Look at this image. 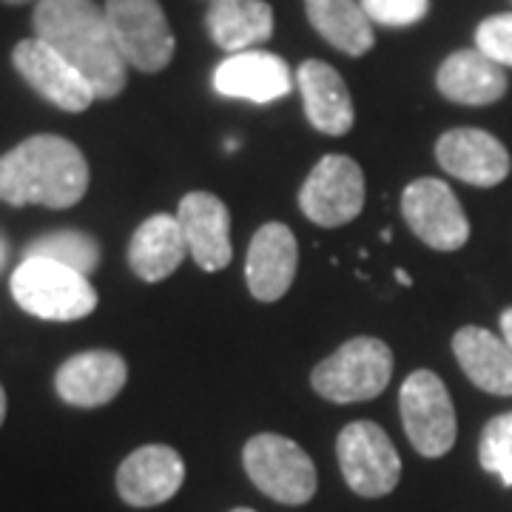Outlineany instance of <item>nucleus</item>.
Masks as SVG:
<instances>
[{
	"label": "nucleus",
	"mask_w": 512,
	"mask_h": 512,
	"mask_svg": "<svg viewBox=\"0 0 512 512\" xmlns=\"http://www.w3.org/2000/svg\"><path fill=\"white\" fill-rule=\"evenodd\" d=\"M402 214L410 231L436 251H458L470 239V222L444 180H413L402 194Z\"/></svg>",
	"instance_id": "9d476101"
},
{
	"label": "nucleus",
	"mask_w": 512,
	"mask_h": 512,
	"mask_svg": "<svg viewBox=\"0 0 512 512\" xmlns=\"http://www.w3.org/2000/svg\"><path fill=\"white\" fill-rule=\"evenodd\" d=\"M439 92L461 106H490L507 94V72L478 49H461L441 63Z\"/></svg>",
	"instance_id": "6ab92c4d"
},
{
	"label": "nucleus",
	"mask_w": 512,
	"mask_h": 512,
	"mask_svg": "<svg viewBox=\"0 0 512 512\" xmlns=\"http://www.w3.org/2000/svg\"><path fill=\"white\" fill-rule=\"evenodd\" d=\"M12 296L23 311L46 322H77L97 308L89 276L40 256L20 262L12 274Z\"/></svg>",
	"instance_id": "7ed1b4c3"
},
{
	"label": "nucleus",
	"mask_w": 512,
	"mask_h": 512,
	"mask_svg": "<svg viewBox=\"0 0 512 512\" xmlns=\"http://www.w3.org/2000/svg\"><path fill=\"white\" fill-rule=\"evenodd\" d=\"M296 83L302 92L305 114L311 126L330 137H342L353 128V100L348 83L330 63L305 60L296 72Z\"/></svg>",
	"instance_id": "a211bd4d"
},
{
	"label": "nucleus",
	"mask_w": 512,
	"mask_h": 512,
	"mask_svg": "<svg viewBox=\"0 0 512 512\" xmlns=\"http://www.w3.org/2000/svg\"><path fill=\"white\" fill-rule=\"evenodd\" d=\"M32 26L89 80L97 100H111L126 89L128 63L111 35L106 9L94 0H37Z\"/></svg>",
	"instance_id": "f257e3e1"
},
{
	"label": "nucleus",
	"mask_w": 512,
	"mask_h": 512,
	"mask_svg": "<svg viewBox=\"0 0 512 512\" xmlns=\"http://www.w3.org/2000/svg\"><path fill=\"white\" fill-rule=\"evenodd\" d=\"M237 146H239L237 140H225V148H228V151H234Z\"/></svg>",
	"instance_id": "473e14b6"
},
{
	"label": "nucleus",
	"mask_w": 512,
	"mask_h": 512,
	"mask_svg": "<svg viewBox=\"0 0 512 512\" xmlns=\"http://www.w3.org/2000/svg\"><path fill=\"white\" fill-rule=\"evenodd\" d=\"M453 353L467 379L493 396H512V350L484 328H461L453 336Z\"/></svg>",
	"instance_id": "412c9836"
},
{
	"label": "nucleus",
	"mask_w": 512,
	"mask_h": 512,
	"mask_svg": "<svg viewBox=\"0 0 512 512\" xmlns=\"http://www.w3.org/2000/svg\"><path fill=\"white\" fill-rule=\"evenodd\" d=\"M399 410L404 433L419 456L441 458L453 450L458 433L456 407L447 384L433 370H416L404 379Z\"/></svg>",
	"instance_id": "423d86ee"
},
{
	"label": "nucleus",
	"mask_w": 512,
	"mask_h": 512,
	"mask_svg": "<svg viewBox=\"0 0 512 512\" xmlns=\"http://www.w3.org/2000/svg\"><path fill=\"white\" fill-rule=\"evenodd\" d=\"M305 12L313 29L345 55L362 57L376 43L370 18L356 0H305Z\"/></svg>",
	"instance_id": "5701e85b"
},
{
	"label": "nucleus",
	"mask_w": 512,
	"mask_h": 512,
	"mask_svg": "<svg viewBox=\"0 0 512 512\" xmlns=\"http://www.w3.org/2000/svg\"><path fill=\"white\" fill-rule=\"evenodd\" d=\"M439 165L458 180L481 188H493L510 174V151L490 131L453 128L436 143Z\"/></svg>",
	"instance_id": "ddd939ff"
},
{
	"label": "nucleus",
	"mask_w": 512,
	"mask_h": 512,
	"mask_svg": "<svg viewBox=\"0 0 512 512\" xmlns=\"http://www.w3.org/2000/svg\"><path fill=\"white\" fill-rule=\"evenodd\" d=\"M205 26L220 49L237 55L274 35V9L265 0H214Z\"/></svg>",
	"instance_id": "4be33fe9"
},
{
	"label": "nucleus",
	"mask_w": 512,
	"mask_h": 512,
	"mask_svg": "<svg viewBox=\"0 0 512 512\" xmlns=\"http://www.w3.org/2000/svg\"><path fill=\"white\" fill-rule=\"evenodd\" d=\"M214 89L222 97L274 103L293 89V74L291 66L279 55L248 49L222 60L214 72Z\"/></svg>",
	"instance_id": "f3484780"
},
{
	"label": "nucleus",
	"mask_w": 512,
	"mask_h": 512,
	"mask_svg": "<svg viewBox=\"0 0 512 512\" xmlns=\"http://www.w3.org/2000/svg\"><path fill=\"white\" fill-rule=\"evenodd\" d=\"M6 256H9V242L0 234V271H3V265H6Z\"/></svg>",
	"instance_id": "c85d7f7f"
},
{
	"label": "nucleus",
	"mask_w": 512,
	"mask_h": 512,
	"mask_svg": "<svg viewBox=\"0 0 512 512\" xmlns=\"http://www.w3.org/2000/svg\"><path fill=\"white\" fill-rule=\"evenodd\" d=\"M478 458L487 473H495L504 487H512V413H501L487 421L478 444Z\"/></svg>",
	"instance_id": "393cba45"
},
{
	"label": "nucleus",
	"mask_w": 512,
	"mask_h": 512,
	"mask_svg": "<svg viewBox=\"0 0 512 512\" xmlns=\"http://www.w3.org/2000/svg\"><path fill=\"white\" fill-rule=\"evenodd\" d=\"M3 3H9V6H23V3H32V0H3Z\"/></svg>",
	"instance_id": "2f4dec72"
},
{
	"label": "nucleus",
	"mask_w": 512,
	"mask_h": 512,
	"mask_svg": "<svg viewBox=\"0 0 512 512\" xmlns=\"http://www.w3.org/2000/svg\"><path fill=\"white\" fill-rule=\"evenodd\" d=\"M396 279H399V282H402V285H410V282H413V279H410V276L404 274L402 268H399V271H396Z\"/></svg>",
	"instance_id": "7c9ffc66"
},
{
	"label": "nucleus",
	"mask_w": 512,
	"mask_h": 512,
	"mask_svg": "<svg viewBox=\"0 0 512 512\" xmlns=\"http://www.w3.org/2000/svg\"><path fill=\"white\" fill-rule=\"evenodd\" d=\"M26 256L52 259L57 265H66L77 274L89 276L100 265V245H97V239L83 231H55V234L32 239L23 251V259Z\"/></svg>",
	"instance_id": "b1692460"
},
{
	"label": "nucleus",
	"mask_w": 512,
	"mask_h": 512,
	"mask_svg": "<svg viewBox=\"0 0 512 512\" xmlns=\"http://www.w3.org/2000/svg\"><path fill=\"white\" fill-rule=\"evenodd\" d=\"M393 376V353L382 339L356 336L313 367V390L336 404L376 399Z\"/></svg>",
	"instance_id": "20e7f679"
},
{
	"label": "nucleus",
	"mask_w": 512,
	"mask_h": 512,
	"mask_svg": "<svg viewBox=\"0 0 512 512\" xmlns=\"http://www.w3.org/2000/svg\"><path fill=\"white\" fill-rule=\"evenodd\" d=\"M183 481V456L165 444H146L120 464L117 493L128 507H157L180 493Z\"/></svg>",
	"instance_id": "f8f14e48"
},
{
	"label": "nucleus",
	"mask_w": 512,
	"mask_h": 512,
	"mask_svg": "<svg viewBox=\"0 0 512 512\" xmlns=\"http://www.w3.org/2000/svg\"><path fill=\"white\" fill-rule=\"evenodd\" d=\"M478 52L495 60L498 66H512V15H493L481 20L476 29Z\"/></svg>",
	"instance_id": "bb28decb"
},
{
	"label": "nucleus",
	"mask_w": 512,
	"mask_h": 512,
	"mask_svg": "<svg viewBox=\"0 0 512 512\" xmlns=\"http://www.w3.org/2000/svg\"><path fill=\"white\" fill-rule=\"evenodd\" d=\"M299 265V245L288 225L265 222L251 239L245 279L259 302H276L291 291Z\"/></svg>",
	"instance_id": "dca6fc26"
},
{
	"label": "nucleus",
	"mask_w": 512,
	"mask_h": 512,
	"mask_svg": "<svg viewBox=\"0 0 512 512\" xmlns=\"http://www.w3.org/2000/svg\"><path fill=\"white\" fill-rule=\"evenodd\" d=\"M501 333H504V342H507L512 350V308H507V311L501 313Z\"/></svg>",
	"instance_id": "cd10ccee"
},
{
	"label": "nucleus",
	"mask_w": 512,
	"mask_h": 512,
	"mask_svg": "<svg viewBox=\"0 0 512 512\" xmlns=\"http://www.w3.org/2000/svg\"><path fill=\"white\" fill-rule=\"evenodd\" d=\"M12 66L43 100H49L60 111L80 114L97 100L89 80L40 37L20 40L12 49Z\"/></svg>",
	"instance_id": "9b49d317"
},
{
	"label": "nucleus",
	"mask_w": 512,
	"mask_h": 512,
	"mask_svg": "<svg viewBox=\"0 0 512 512\" xmlns=\"http://www.w3.org/2000/svg\"><path fill=\"white\" fill-rule=\"evenodd\" d=\"M106 18L128 66L154 74L171 63L177 40L160 0H106Z\"/></svg>",
	"instance_id": "0eeeda50"
},
{
	"label": "nucleus",
	"mask_w": 512,
	"mask_h": 512,
	"mask_svg": "<svg viewBox=\"0 0 512 512\" xmlns=\"http://www.w3.org/2000/svg\"><path fill=\"white\" fill-rule=\"evenodd\" d=\"M177 220L188 242V254L194 256L202 271L217 274L231 262V214L220 197L208 191L185 194L180 200Z\"/></svg>",
	"instance_id": "4468645a"
},
{
	"label": "nucleus",
	"mask_w": 512,
	"mask_h": 512,
	"mask_svg": "<svg viewBox=\"0 0 512 512\" xmlns=\"http://www.w3.org/2000/svg\"><path fill=\"white\" fill-rule=\"evenodd\" d=\"M128 367L114 350H86L66 359L55 376L57 396L72 407H103L126 387Z\"/></svg>",
	"instance_id": "2eb2a0df"
},
{
	"label": "nucleus",
	"mask_w": 512,
	"mask_h": 512,
	"mask_svg": "<svg viewBox=\"0 0 512 512\" xmlns=\"http://www.w3.org/2000/svg\"><path fill=\"white\" fill-rule=\"evenodd\" d=\"M302 214L322 228H339L365 208V174L345 154H328L313 165L299 191Z\"/></svg>",
	"instance_id": "1a4fd4ad"
},
{
	"label": "nucleus",
	"mask_w": 512,
	"mask_h": 512,
	"mask_svg": "<svg viewBox=\"0 0 512 512\" xmlns=\"http://www.w3.org/2000/svg\"><path fill=\"white\" fill-rule=\"evenodd\" d=\"M188 242L177 217H148L128 242V265L143 282H163L183 265Z\"/></svg>",
	"instance_id": "aec40b11"
},
{
	"label": "nucleus",
	"mask_w": 512,
	"mask_h": 512,
	"mask_svg": "<svg viewBox=\"0 0 512 512\" xmlns=\"http://www.w3.org/2000/svg\"><path fill=\"white\" fill-rule=\"evenodd\" d=\"M231 512H256V510H248V507H237V510H231Z\"/></svg>",
	"instance_id": "72a5a7b5"
},
{
	"label": "nucleus",
	"mask_w": 512,
	"mask_h": 512,
	"mask_svg": "<svg viewBox=\"0 0 512 512\" xmlns=\"http://www.w3.org/2000/svg\"><path fill=\"white\" fill-rule=\"evenodd\" d=\"M370 23L382 26H413L430 12V0H362Z\"/></svg>",
	"instance_id": "a878e982"
},
{
	"label": "nucleus",
	"mask_w": 512,
	"mask_h": 512,
	"mask_svg": "<svg viewBox=\"0 0 512 512\" xmlns=\"http://www.w3.org/2000/svg\"><path fill=\"white\" fill-rule=\"evenodd\" d=\"M336 456L348 487L362 498H382L402 478V458L376 421H353L336 439Z\"/></svg>",
	"instance_id": "6e6552de"
},
{
	"label": "nucleus",
	"mask_w": 512,
	"mask_h": 512,
	"mask_svg": "<svg viewBox=\"0 0 512 512\" xmlns=\"http://www.w3.org/2000/svg\"><path fill=\"white\" fill-rule=\"evenodd\" d=\"M89 163L72 140L35 134L0 157V202L72 208L86 197Z\"/></svg>",
	"instance_id": "f03ea898"
},
{
	"label": "nucleus",
	"mask_w": 512,
	"mask_h": 512,
	"mask_svg": "<svg viewBox=\"0 0 512 512\" xmlns=\"http://www.w3.org/2000/svg\"><path fill=\"white\" fill-rule=\"evenodd\" d=\"M208 3H214V0H208Z\"/></svg>",
	"instance_id": "f704fd0d"
},
{
	"label": "nucleus",
	"mask_w": 512,
	"mask_h": 512,
	"mask_svg": "<svg viewBox=\"0 0 512 512\" xmlns=\"http://www.w3.org/2000/svg\"><path fill=\"white\" fill-rule=\"evenodd\" d=\"M242 461L256 490L279 504L299 507L316 495V467L296 441L276 433H259L245 444Z\"/></svg>",
	"instance_id": "39448f33"
},
{
	"label": "nucleus",
	"mask_w": 512,
	"mask_h": 512,
	"mask_svg": "<svg viewBox=\"0 0 512 512\" xmlns=\"http://www.w3.org/2000/svg\"><path fill=\"white\" fill-rule=\"evenodd\" d=\"M3 421H6V390L0 384V427H3Z\"/></svg>",
	"instance_id": "c756f323"
}]
</instances>
